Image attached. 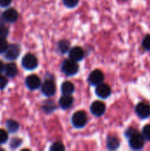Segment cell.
I'll list each match as a JSON object with an SVG mask.
<instances>
[{
  "mask_svg": "<svg viewBox=\"0 0 150 151\" xmlns=\"http://www.w3.org/2000/svg\"><path fill=\"white\" fill-rule=\"evenodd\" d=\"M127 139H128L129 146L132 150H141L144 148L145 139L138 130H135Z\"/></svg>",
  "mask_w": 150,
  "mask_h": 151,
  "instance_id": "6da1fadb",
  "label": "cell"
},
{
  "mask_svg": "<svg viewBox=\"0 0 150 151\" xmlns=\"http://www.w3.org/2000/svg\"><path fill=\"white\" fill-rule=\"evenodd\" d=\"M61 70L65 74H66L68 76L74 75L79 71V65L77 64L76 61H74L71 58L66 59L63 62L62 66H61Z\"/></svg>",
  "mask_w": 150,
  "mask_h": 151,
  "instance_id": "7a4b0ae2",
  "label": "cell"
},
{
  "mask_svg": "<svg viewBox=\"0 0 150 151\" xmlns=\"http://www.w3.org/2000/svg\"><path fill=\"white\" fill-rule=\"evenodd\" d=\"M88 122V116L87 113L83 111H76L72 118V126L76 128H82L86 126Z\"/></svg>",
  "mask_w": 150,
  "mask_h": 151,
  "instance_id": "3957f363",
  "label": "cell"
},
{
  "mask_svg": "<svg viewBox=\"0 0 150 151\" xmlns=\"http://www.w3.org/2000/svg\"><path fill=\"white\" fill-rule=\"evenodd\" d=\"M135 112L137 116L141 119H145L150 117V104L148 102H141L135 107Z\"/></svg>",
  "mask_w": 150,
  "mask_h": 151,
  "instance_id": "277c9868",
  "label": "cell"
},
{
  "mask_svg": "<svg viewBox=\"0 0 150 151\" xmlns=\"http://www.w3.org/2000/svg\"><path fill=\"white\" fill-rule=\"evenodd\" d=\"M21 65L27 70H34L38 65V60L35 56L28 53V54L25 55L24 58H22Z\"/></svg>",
  "mask_w": 150,
  "mask_h": 151,
  "instance_id": "5b68a950",
  "label": "cell"
},
{
  "mask_svg": "<svg viewBox=\"0 0 150 151\" xmlns=\"http://www.w3.org/2000/svg\"><path fill=\"white\" fill-rule=\"evenodd\" d=\"M104 81V74L101 70H94L90 73L88 76V82L92 86H97L98 84L103 82Z\"/></svg>",
  "mask_w": 150,
  "mask_h": 151,
  "instance_id": "8992f818",
  "label": "cell"
},
{
  "mask_svg": "<svg viewBox=\"0 0 150 151\" xmlns=\"http://www.w3.org/2000/svg\"><path fill=\"white\" fill-rule=\"evenodd\" d=\"M95 94L103 99L108 98L111 95V88L108 84H105L103 82L98 84L95 88Z\"/></svg>",
  "mask_w": 150,
  "mask_h": 151,
  "instance_id": "52a82bcc",
  "label": "cell"
},
{
  "mask_svg": "<svg viewBox=\"0 0 150 151\" xmlns=\"http://www.w3.org/2000/svg\"><path fill=\"white\" fill-rule=\"evenodd\" d=\"M90 111L93 115L96 117H101L105 113L106 111V105L100 101H95L94 102L91 106H90Z\"/></svg>",
  "mask_w": 150,
  "mask_h": 151,
  "instance_id": "ba28073f",
  "label": "cell"
},
{
  "mask_svg": "<svg viewBox=\"0 0 150 151\" xmlns=\"http://www.w3.org/2000/svg\"><path fill=\"white\" fill-rule=\"evenodd\" d=\"M4 53H5V58L9 60H14L19 56L20 48L17 44H11L8 45V48Z\"/></svg>",
  "mask_w": 150,
  "mask_h": 151,
  "instance_id": "9c48e42d",
  "label": "cell"
},
{
  "mask_svg": "<svg viewBox=\"0 0 150 151\" xmlns=\"http://www.w3.org/2000/svg\"><path fill=\"white\" fill-rule=\"evenodd\" d=\"M42 92L46 96H52L56 92V85H55V83L50 80L45 81L43 82V84L42 85Z\"/></svg>",
  "mask_w": 150,
  "mask_h": 151,
  "instance_id": "30bf717a",
  "label": "cell"
},
{
  "mask_svg": "<svg viewBox=\"0 0 150 151\" xmlns=\"http://www.w3.org/2000/svg\"><path fill=\"white\" fill-rule=\"evenodd\" d=\"M26 85L31 90L37 89L41 86V80H40V78L38 76H36L34 74L29 75L26 79Z\"/></svg>",
  "mask_w": 150,
  "mask_h": 151,
  "instance_id": "8fae6325",
  "label": "cell"
},
{
  "mask_svg": "<svg viewBox=\"0 0 150 151\" xmlns=\"http://www.w3.org/2000/svg\"><path fill=\"white\" fill-rule=\"evenodd\" d=\"M3 19L8 23H13L15 22L17 19H18V17H19V13L18 12L13 9V8H11V9H8L6 10L4 13H3Z\"/></svg>",
  "mask_w": 150,
  "mask_h": 151,
  "instance_id": "7c38bea8",
  "label": "cell"
},
{
  "mask_svg": "<svg viewBox=\"0 0 150 151\" xmlns=\"http://www.w3.org/2000/svg\"><path fill=\"white\" fill-rule=\"evenodd\" d=\"M69 57L71 59L78 62V61H80L83 59L84 58V50H82V48L80 47H73L71 50H70V53H69Z\"/></svg>",
  "mask_w": 150,
  "mask_h": 151,
  "instance_id": "4fadbf2b",
  "label": "cell"
},
{
  "mask_svg": "<svg viewBox=\"0 0 150 151\" xmlns=\"http://www.w3.org/2000/svg\"><path fill=\"white\" fill-rule=\"evenodd\" d=\"M73 104V97L71 95H63L59 99V105L62 109L67 110Z\"/></svg>",
  "mask_w": 150,
  "mask_h": 151,
  "instance_id": "5bb4252c",
  "label": "cell"
},
{
  "mask_svg": "<svg viewBox=\"0 0 150 151\" xmlns=\"http://www.w3.org/2000/svg\"><path fill=\"white\" fill-rule=\"evenodd\" d=\"M4 71L5 73V75L7 77H10V78L15 77L17 75V73H18V68H17L16 65L13 64V63H10V64L4 65Z\"/></svg>",
  "mask_w": 150,
  "mask_h": 151,
  "instance_id": "9a60e30c",
  "label": "cell"
},
{
  "mask_svg": "<svg viewBox=\"0 0 150 151\" xmlns=\"http://www.w3.org/2000/svg\"><path fill=\"white\" fill-rule=\"evenodd\" d=\"M120 142L119 140L116 137V136H110L107 139L106 142V145H107V149L110 150H115L119 147Z\"/></svg>",
  "mask_w": 150,
  "mask_h": 151,
  "instance_id": "2e32d148",
  "label": "cell"
},
{
  "mask_svg": "<svg viewBox=\"0 0 150 151\" xmlns=\"http://www.w3.org/2000/svg\"><path fill=\"white\" fill-rule=\"evenodd\" d=\"M74 91V85L70 81H65L61 85V92L63 95H72Z\"/></svg>",
  "mask_w": 150,
  "mask_h": 151,
  "instance_id": "e0dca14e",
  "label": "cell"
},
{
  "mask_svg": "<svg viewBox=\"0 0 150 151\" xmlns=\"http://www.w3.org/2000/svg\"><path fill=\"white\" fill-rule=\"evenodd\" d=\"M6 127L10 133H15L19 129V124L15 120H8L6 122Z\"/></svg>",
  "mask_w": 150,
  "mask_h": 151,
  "instance_id": "ac0fdd59",
  "label": "cell"
},
{
  "mask_svg": "<svg viewBox=\"0 0 150 151\" xmlns=\"http://www.w3.org/2000/svg\"><path fill=\"white\" fill-rule=\"evenodd\" d=\"M70 48V42L66 40H62L58 42V50L62 53H65Z\"/></svg>",
  "mask_w": 150,
  "mask_h": 151,
  "instance_id": "d6986e66",
  "label": "cell"
},
{
  "mask_svg": "<svg viewBox=\"0 0 150 151\" xmlns=\"http://www.w3.org/2000/svg\"><path fill=\"white\" fill-rule=\"evenodd\" d=\"M55 108H56V106H55V104L53 101H46L44 103V104L42 105V110L48 113L53 111L55 110Z\"/></svg>",
  "mask_w": 150,
  "mask_h": 151,
  "instance_id": "ffe728a7",
  "label": "cell"
},
{
  "mask_svg": "<svg viewBox=\"0 0 150 151\" xmlns=\"http://www.w3.org/2000/svg\"><path fill=\"white\" fill-rule=\"evenodd\" d=\"M142 136L144 137V139L148 142H150V125H146L143 128H142V133H141Z\"/></svg>",
  "mask_w": 150,
  "mask_h": 151,
  "instance_id": "44dd1931",
  "label": "cell"
},
{
  "mask_svg": "<svg viewBox=\"0 0 150 151\" xmlns=\"http://www.w3.org/2000/svg\"><path fill=\"white\" fill-rule=\"evenodd\" d=\"M50 151H63L65 150V146L62 144V142H55L52 144V146L50 148Z\"/></svg>",
  "mask_w": 150,
  "mask_h": 151,
  "instance_id": "7402d4cb",
  "label": "cell"
},
{
  "mask_svg": "<svg viewBox=\"0 0 150 151\" xmlns=\"http://www.w3.org/2000/svg\"><path fill=\"white\" fill-rule=\"evenodd\" d=\"M142 47L147 51H150V35H147L142 41Z\"/></svg>",
  "mask_w": 150,
  "mask_h": 151,
  "instance_id": "603a6c76",
  "label": "cell"
},
{
  "mask_svg": "<svg viewBox=\"0 0 150 151\" xmlns=\"http://www.w3.org/2000/svg\"><path fill=\"white\" fill-rule=\"evenodd\" d=\"M8 48V42L5 38H0V54L4 53Z\"/></svg>",
  "mask_w": 150,
  "mask_h": 151,
  "instance_id": "cb8c5ba5",
  "label": "cell"
},
{
  "mask_svg": "<svg viewBox=\"0 0 150 151\" xmlns=\"http://www.w3.org/2000/svg\"><path fill=\"white\" fill-rule=\"evenodd\" d=\"M79 1L80 0H63V3L68 8H73L78 4Z\"/></svg>",
  "mask_w": 150,
  "mask_h": 151,
  "instance_id": "d4e9b609",
  "label": "cell"
},
{
  "mask_svg": "<svg viewBox=\"0 0 150 151\" xmlns=\"http://www.w3.org/2000/svg\"><path fill=\"white\" fill-rule=\"evenodd\" d=\"M8 139V134L5 130L0 129V144H3L7 142Z\"/></svg>",
  "mask_w": 150,
  "mask_h": 151,
  "instance_id": "484cf974",
  "label": "cell"
},
{
  "mask_svg": "<svg viewBox=\"0 0 150 151\" xmlns=\"http://www.w3.org/2000/svg\"><path fill=\"white\" fill-rule=\"evenodd\" d=\"M9 34L8 28L3 25H0V38H5Z\"/></svg>",
  "mask_w": 150,
  "mask_h": 151,
  "instance_id": "4316f807",
  "label": "cell"
},
{
  "mask_svg": "<svg viewBox=\"0 0 150 151\" xmlns=\"http://www.w3.org/2000/svg\"><path fill=\"white\" fill-rule=\"evenodd\" d=\"M20 143H21V140H19V139H18V138H15V139H13V140L11 141V148L15 149V148L19 147V146L20 145Z\"/></svg>",
  "mask_w": 150,
  "mask_h": 151,
  "instance_id": "83f0119b",
  "label": "cell"
},
{
  "mask_svg": "<svg viewBox=\"0 0 150 151\" xmlns=\"http://www.w3.org/2000/svg\"><path fill=\"white\" fill-rule=\"evenodd\" d=\"M7 85V80L4 76L0 74V89H4Z\"/></svg>",
  "mask_w": 150,
  "mask_h": 151,
  "instance_id": "f1b7e54d",
  "label": "cell"
},
{
  "mask_svg": "<svg viewBox=\"0 0 150 151\" xmlns=\"http://www.w3.org/2000/svg\"><path fill=\"white\" fill-rule=\"evenodd\" d=\"M12 0H0V6L2 7H7L11 4Z\"/></svg>",
  "mask_w": 150,
  "mask_h": 151,
  "instance_id": "f546056e",
  "label": "cell"
},
{
  "mask_svg": "<svg viewBox=\"0 0 150 151\" xmlns=\"http://www.w3.org/2000/svg\"><path fill=\"white\" fill-rule=\"evenodd\" d=\"M4 65L2 61H0V73L4 71Z\"/></svg>",
  "mask_w": 150,
  "mask_h": 151,
  "instance_id": "4dcf8cb0",
  "label": "cell"
}]
</instances>
